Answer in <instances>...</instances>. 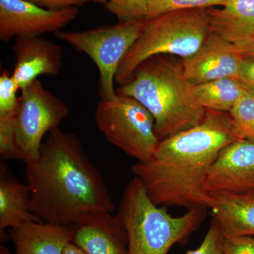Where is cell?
<instances>
[{"label":"cell","mask_w":254,"mask_h":254,"mask_svg":"<svg viewBox=\"0 0 254 254\" xmlns=\"http://www.w3.org/2000/svg\"><path fill=\"white\" fill-rule=\"evenodd\" d=\"M26 176L30 209L42 222L68 227L86 214L115 210L81 140L60 127L48 133L38 158L26 163Z\"/></svg>","instance_id":"obj_1"},{"label":"cell","mask_w":254,"mask_h":254,"mask_svg":"<svg viewBox=\"0 0 254 254\" xmlns=\"http://www.w3.org/2000/svg\"><path fill=\"white\" fill-rule=\"evenodd\" d=\"M238 139L230 113L205 109L199 125L160 141L153 156L137 162L132 172L155 205L206 208L203 186L209 170Z\"/></svg>","instance_id":"obj_2"},{"label":"cell","mask_w":254,"mask_h":254,"mask_svg":"<svg viewBox=\"0 0 254 254\" xmlns=\"http://www.w3.org/2000/svg\"><path fill=\"white\" fill-rule=\"evenodd\" d=\"M116 92L135 98L150 112L160 141L204 119L205 109L193 96L182 60L175 56L156 55L145 60Z\"/></svg>","instance_id":"obj_3"},{"label":"cell","mask_w":254,"mask_h":254,"mask_svg":"<svg viewBox=\"0 0 254 254\" xmlns=\"http://www.w3.org/2000/svg\"><path fill=\"white\" fill-rule=\"evenodd\" d=\"M207 209L192 208L173 216L152 202L139 179L133 177L124 190L118 213L126 230L128 254H168L198 228Z\"/></svg>","instance_id":"obj_4"},{"label":"cell","mask_w":254,"mask_h":254,"mask_svg":"<svg viewBox=\"0 0 254 254\" xmlns=\"http://www.w3.org/2000/svg\"><path fill=\"white\" fill-rule=\"evenodd\" d=\"M210 32L208 9L178 10L145 21L139 36L120 63L115 82L125 84L151 57L165 55L185 59L191 56Z\"/></svg>","instance_id":"obj_5"},{"label":"cell","mask_w":254,"mask_h":254,"mask_svg":"<svg viewBox=\"0 0 254 254\" xmlns=\"http://www.w3.org/2000/svg\"><path fill=\"white\" fill-rule=\"evenodd\" d=\"M95 120L106 139L137 162L153 156L160 142L154 118L135 98L118 93L110 99L100 98Z\"/></svg>","instance_id":"obj_6"},{"label":"cell","mask_w":254,"mask_h":254,"mask_svg":"<svg viewBox=\"0 0 254 254\" xmlns=\"http://www.w3.org/2000/svg\"><path fill=\"white\" fill-rule=\"evenodd\" d=\"M144 23L127 21L83 31H60L55 36L94 62L99 71L100 98L110 99L117 94L114 83L120 63L139 36Z\"/></svg>","instance_id":"obj_7"},{"label":"cell","mask_w":254,"mask_h":254,"mask_svg":"<svg viewBox=\"0 0 254 254\" xmlns=\"http://www.w3.org/2000/svg\"><path fill=\"white\" fill-rule=\"evenodd\" d=\"M16 113V138L25 163L38 158L45 135L67 118L68 105L38 79L21 90Z\"/></svg>","instance_id":"obj_8"},{"label":"cell","mask_w":254,"mask_h":254,"mask_svg":"<svg viewBox=\"0 0 254 254\" xmlns=\"http://www.w3.org/2000/svg\"><path fill=\"white\" fill-rule=\"evenodd\" d=\"M77 14V7L50 10L26 0H0V40L6 42L55 33Z\"/></svg>","instance_id":"obj_9"},{"label":"cell","mask_w":254,"mask_h":254,"mask_svg":"<svg viewBox=\"0 0 254 254\" xmlns=\"http://www.w3.org/2000/svg\"><path fill=\"white\" fill-rule=\"evenodd\" d=\"M203 190L242 193L254 191V141L240 139L220 151L209 170Z\"/></svg>","instance_id":"obj_10"},{"label":"cell","mask_w":254,"mask_h":254,"mask_svg":"<svg viewBox=\"0 0 254 254\" xmlns=\"http://www.w3.org/2000/svg\"><path fill=\"white\" fill-rule=\"evenodd\" d=\"M181 60L185 76L195 85L222 78L239 79L244 58L236 46L210 32L194 54Z\"/></svg>","instance_id":"obj_11"},{"label":"cell","mask_w":254,"mask_h":254,"mask_svg":"<svg viewBox=\"0 0 254 254\" xmlns=\"http://www.w3.org/2000/svg\"><path fill=\"white\" fill-rule=\"evenodd\" d=\"M68 227L71 242L86 254H128L127 232L118 214H86Z\"/></svg>","instance_id":"obj_12"},{"label":"cell","mask_w":254,"mask_h":254,"mask_svg":"<svg viewBox=\"0 0 254 254\" xmlns=\"http://www.w3.org/2000/svg\"><path fill=\"white\" fill-rule=\"evenodd\" d=\"M12 50L16 62L11 74L20 90L41 75L57 76L61 71L63 48L46 38H16Z\"/></svg>","instance_id":"obj_13"},{"label":"cell","mask_w":254,"mask_h":254,"mask_svg":"<svg viewBox=\"0 0 254 254\" xmlns=\"http://www.w3.org/2000/svg\"><path fill=\"white\" fill-rule=\"evenodd\" d=\"M204 203L222 237L254 236V191L207 193Z\"/></svg>","instance_id":"obj_14"},{"label":"cell","mask_w":254,"mask_h":254,"mask_svg":"<svg viewBox=\"0 0 254 254\" xmlns=\"http://www.w3.org/2000/svg\"><path fill=\"white\" fill-rule=\"evenodd\" d=\"M210 31L236 46L238 50L254 46V0H229L220 9H208Z\"/></svg>","instance_id":"obj_15"},{"label":"cell","mask_w":254,"mask_h":254,"mask_svg":"<svg viewBox=\"0 0 254 254\" xmlns=\"http://www.w3.org/2000/svg\"><path fill=\"white\" fill-rule=\"evenodd\" d=\"M16 254H64L71 240L69 227L32 222L11 229Z\"/></svg>","instance_id":"obj_16"},{"label":"cell","mask_w":254,"mask_h":254,"mask_svg":"<svg viewBox=\"0 0 254 254\" xmlns=\"http://www.w3.org/2000/svg\"><path fill=\"white\" fill-rule=\"evenodd\" d=\"M32 222H41L30 209L28 184L18 181L1 164L0 169V231L14 229Z\"/></svg>","instance_id":"obj_17"},{"label":"cell","mask_w":254,"mask_h":254,"mask_svg":"<svg viewBox=\"0 0 254 254\" xmlns=\"http://www.w3.org/2000/svg\"><path fill=\"white\" fill-rule=\"evenodd\" d=\"M195 100L205 109L229 113L238 100L248 93L237 78H222L192 85Z\"/></svg>","instance_id":"obj_18"},{"label":"cell","mask_w":254,"mask_h":254,"mask_svg":"<svg viewBox=\"0 0 254 254\" xmlns=\"http://www.w3.org/2000/svg\"><path fill=\"white\" fill-rule=\"evenodd\" d=\"M237 136L254 141V96L244 95L230 112Z\"/></svg>","instance_id":"obj_19"},{"label":"cell","mask_w":254,"mask_h":254,"mask_svg":"<svg viewBox=\"0 0 254 254\" xmlns=\"http://www.w3.org/2000/svg\"><path fill=\"white\" fill-rule=\"evenodd\" d=\"M229 0H153L145 21L178 10L210 9L223 6Z\"/></svg>","instance_id":"obj_20"},{"label":"cell","mask_w":254,"mask_h":254,"mask_svg":"<svg viewBox=\"0 0 254 254\" xmlns=\"http://www.w3.org/2000/svg\"><path fill=\"white\" fill-rule=\"evenodd\" d=\"M107 9L119 22L145 21L153 0H107Z\"/></svg>","instance_id":"obj_21"},{"label":"cell","mask_w":254,"mask_h":254,"mask_svg":"<svg viewBox=\"0 0 254 254\" xmlns=\"http://www.w3.org/2000/svg\"><path fill=\"white\" fill-rule=\"evenodd\" d=\"M16 113L0 115V155L4 158L23 161V155L16 143Z\"/></svg>","instance_id":"obj_22"},{"label":"cell","mask_w":254,"mask_h":254,"mask_svg":"<svg viewBox=\"0 0 254 254\" xmlns=\"http://www.w3.org/2000/svg\"><path fill=\"white\" fill-rule=\"evenodd\" d=\"M18 87L12 74L3 71L0 76V115L16 113L19 97H17Z\"/></svg>","instance_id":"obj_23"},{"label":"cell","mask_w":254,"mask_h":254,"mask_svg":"<svg viewBox=\"0 0 254 254\" xmlns=\"http://www.w3.org/2000/svg\"><path fill=\"white\" fill-rule=\"evenodd\" d=\"M186 254H224L222 247V235L218 224L212 219L206 235L199 247L187 251Z\"/></svg>","instance_id":"obj_24"},{"label":"cell","mask_w":254,"mask_h":254,"mask_svg":"<svg viewBox=\"0 0 254 254\" xmlns=\"http://www.w3.org/2000/svg\"><path fill=\"white\" fill-rule=\"evenodd\" d=\"M224 254H254V236L222 237Z\"/></svg>","instance_id":"obj_25"},{"label":"cell","mask_w":254,"mask_h":254,"mask_svg":"<svg viewBox=\"0 0 254 254\" xmlns=\"http://www.w3.org/2000/svg\"><path fill=\"white\" fill-rule=\"evenodd\" d=\"M30 2L50 10H61L68 8L76 7L77 6L88 2L106 4L107 0H26Z\"/></svg>","instance_id":"obj_26"},{"label":"cell","mask_w":254,"mask_h":254,"mask_svg":"<svg viewBox=\"0 0 254 254\" xmlns=\"http://www.w3.org/2000/svg\"><path fill=\"white\" fill-rule=\"evenodd\" d=\"M239 80L250 94L254 96V61L244 58Z\"/></svg>","instance_id":"obj_27"},{"label":"cell","mask_w":254,"mask_h":254,"mask_svg":"<svg viewBox=\"0 0 254 254\" xmlns=\"http://www.w3.org/2000/svg\"><path fill=\"white\" fill-rule=\"evenodd\" d=\"M64 254H86L79 247L71 242H68L64 250Z\"/></svg>","instance_id":"obj_28"},{"label":"cell","mask_w":254,"mask_h":254,"mask_svg":"<svg viewBox=\"0 0 254 254\" xmlns=\"http://www.w3.org/2000/svg\"><path fill=\"white\" fill-rule=\"evenodd\" d=\"M240 54L245 59L254 60V46L247 49L239 50Z\"/></svg>","instance_id":"obj_29"},{"label":"cell","mask_w":254,"mask_h":254,"mask_svg":"<svg viewBox=\"0 0 254 254\" xmlns=\"http://www.w3.org/2000/svg\"><path fill=\"white\" fill-rule=\"evenodd\" d=\"M0 254H11L10 251L8 250L6 247H4V246H1L0 247Z\"/></svg>","instance_id":"obj_30"}]
</instances>
